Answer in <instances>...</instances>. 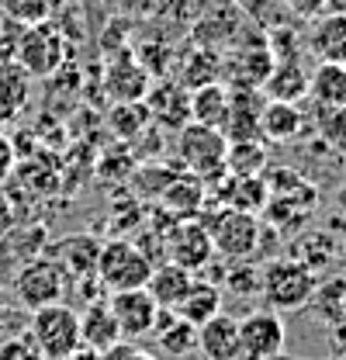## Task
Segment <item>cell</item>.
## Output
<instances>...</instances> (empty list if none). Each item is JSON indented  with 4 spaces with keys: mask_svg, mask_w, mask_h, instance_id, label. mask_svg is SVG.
Segmentation results:
<instances>
[{
    "mask_svg": "<svg viewBox=\"0 0 346 360\" xmlns=\"http://www.w3.org/2000/svg\"><path fill=\"white\" fill-rule=\"evenodd\" d=\"M315 270H308L295 257H281L270 260L263 267V284H260V298L274 309V312H302L312 305L315 295Z\"/></svg>",
    "mask_w": 346,
    "mask_h": 360,
    "instance_id": "6da1fadb",
    "label": "cell"
},
{
    "mask_svg": "<svg viewBox=\"0 0 346 360\" xmlns=\"http://www.w3.org/2000/svg\"><path fill=\"white\" fill-rule=\"evenodd\" d=\"M28 340L35 343L42 360H70L84 347V340H80V312H73L63 302L35 309L28 315Z\"/></svg>",
    "mask_w": 346,
    "mask_h": 360,
    "instance_id": "7a4b0ae2",
    "label": "cell"
},
{
    "mask_svg": "<svg viewBox=\"0 0 346 360\" xmlns=\"http://www.w3.org/2000/svg\"><path fill=\"white\" fill-rule=\"evenodd\" d=\"M66 281H70V274L63 270L56 257H32L14 270L11 291L25 312H35V309L56 305L66 298Z\"/></svg>",
    "mask_w": 346,
    "mask_h": 360,
    "instance_id": "3957f363",
    "label": "cell"
},
{
    "mask_svg": "<svg viewBox=\"0 0 346 360\" xmlns=\"http://www.w3.org/2000/svg\"><path fill=\"white\" fill-rule=\"evenodd\" d=\"M156 260L132 239H111L101 246L97 257V281L104 291H129V288H146L153 277Z\"/></svg>",
    "mask_w": 346,
    "mask_h": 360,
    "instance_id": "277c9868",
    "label": "cell"
},
{
    "mask_svg": "<svg viewBox=\"0 0 346 360\" xmlns=\"http://www.w3.org/2000/svg\"><path fill=\"white\" fill-rule=\"evenodd\" d=\"M225 153H229V139L215 125L187 122L184 129H177V156L184 170L198 174L201 180H215L225 174Z\"/></svg>",
    "mask_w": 346,
    "mask_h": 360,
    "instance_id": "5b68a950",
    "label": "cell"
},
{
    "mask_svg": "<svg viewBox=\"0 0 346 360\" xmlns=\"http://www.w3.org/2000/svg\"><path fill=\"white\" fill-rule=\"evenodd\" d=\"M212 232L215 253L222 260H246L253 257L260 246V219L253 212L232 208V205H218L208 219H201Z\"/></svg>",
    "mask_w": 346,
    "mask_h": 360,
    "instance_id": "8992f818",
    "label": "cell"
},
{
    "mask_svg": "<svg viewBox=\"0 0 346 360\" xmlns=\"http://www.w3.org/2000/svg\"><path fill=\"white\" fill-rule=\"evenodd\" d=\"M14 63H18L32 80L52 77V73L66 63V39H63V32H59L49 18H45V21H35V25H25V28H21V39H18Z\"/></svg>",
    "mask_w": 346,
    "mask_h": 360,
    "instance_id": "52a82bcc",
    "label": "cell"
},
{
    "mask_svg": "<svg viewBox=\"0 0 346 360\" xmlns=\"http://www.w3.org/2000/svg\"><path fill=\"white\" fill-rule=\"evenodd\" d=\"M163 257L170 264L194 270V274L205 270L218 257L208 225L201 219H177V222H170V229L163 232Z\"/></svg>",
    "mask_w": 346,
    "mask_h": 360,
    "instance_id": "ba28073f",
    "label": "cell"
},
{
    "mask_svg": "<svg viewBox=\"0 0 346 360\" xmlns=\"http://www.w3.org/2000/svg\"><path fill=\"white\" fill-rule=\"evenodd\" d=\"M108 305H111L115 322H118V329H122V340H142V336H153L160 305H156V298H153L146 288L111 291Z\"/></svg>",
    "mask_w": 346,
    "mask_h": 360,
    "instance_id": "9c48e42d",
    "label": "cell"
},
{
    "mask_svg": "<svg viewBox=\"0 0 346 360\" xmlns=\"http://www.w3.org/2000/svg\"><path fill=\"white\" fill-rule=\"evenodd\" d=\"M284 322L274 309L267 312H250L246 319H239V343H243V357L250 360H274L284 350Z\"/></svg>",
    "mask_w": 346,
    "mask_h": 360,
    "instance_id": "30bf717a",
    "label": "cell"
},
{
    "mask_svg": "<svg viewBox=\"0 0 346 360\" xmlns=\"http://www.w3.org/2000/svg\"><path fill=\"white\" fill-rule=\"evenodd\" d=\"M149 87L153 73L132 52H118V59H111L104 70V90L111 101H146Z\"/></svg>",
    "mask_w": 346,
    "mask_h": 360,
    "instance_id": "8fae6325",
    "label": "cell"
},
{
    "mask_svg": "<svg viewBox=\"0 0 346 360\" xmlns=\"http://www.w3.org/2000/svg\"><path fill=\"white\" fill-rule=\"evenodd\" d=\"M146 108H149V115H153L156 125L177 132V129H184V125L191 122V90H187V84L163 80V84L149 87Z\"/></svg>",
    "mask_w": 346,
    "mask_h": 360,
    "instance_id": "7c38bea8",
    "label": "cell"
},
{
    "mask_svg": "<svg viewBox=\"0 0 346 360\" xmlns=\"http://www.w3.org/2000/svg\"><path fill=\"white\" fill-rule=\"evenodd\" d=\"M198 350L205 360H239L243 343H239V319L218 312L205 326H198Z\"/></svg>",
    "mask_w": 346,
    "mask_h": 360,
    "instance_id": "4fadbf2b",
    "label": "cell"
},
{
    "mask_svg": "<svg viewBox=\"0 0 346 360\" xmlns=\"http://www.w3.org/2000/svg\"><path fill=\"white\" fill-rule=\"evenodd\" d=\"M218 191V205H232V208H243V212H253L260 215L270 201V184L263 174L257 177H232V174H222V177L208 180Z\"/></svg>",
    "mask_w": 346,
    "mask_h": 360,
    "instance_id": "5bb4252c",
    "label": "cell"
},
{
    "mask_svg": "<svg viewBox=\"0 0 346 360\" xmlns=\"http://www.w3.org/2000/svg\"><path fill=\"white\" fill-rule=\"evenodd\" d=\"M208 184L198 177V174H191V170H184V174H177V177L163 187V194H160V205L170 212L173 219H198L201 215V208H205V201H208Z\"/></svg>",
    "mask_w": 346,
    "mask_h": 360,
    "instance_id": "9a60e30c",
    "label": "cell"
},
{
    "mask_svg": "<svg viewBox=\"0 0 346 360\" xmlns=\"http://www.w3.org/2000/svg\"><path fill=\"white\" fill-rule=\"evenodd\" d=\"M101 239L94 236V232H77V236H66V239H59L52 250V257L63 264V270L73 277V281H80V277H90V274H97V257H101Z\"/></svg>",
    "mask_w": 346,
    "mask_h": 360,
    "instance_id": "2e32d148",
    "label": "cell"
},
{
    "mask_svg": "<svg viewBox=\"0 0 346 360\" xmlns=\"http://www.w3.org/2000/svg\"><path fill=\"white\" fill-rule=\"evenodd\" d=\"M312 56L326 63H346V11H333L312 21Z\"/></svg>",
    "mask_w": 346,
    "mask_h": 360,
    "instance_id": "e0dca14e",
    "label": "cell"
},
{
    "mask_svg": "<svg viewBox=\"0 0 346 360\" xmlns=\"http://www.w3.org/2000/svg\"><path fill=\"white\" fill-rule=\"evenodd\" d=\"M80 340H84V347L97 350V354L122 340V329H118L115 312H111L108 302H101V298L86 302V309L80 312Z\"/></svg>",
    "mask_w": 346,
    "mask_h": 360,
    "instance_id": "ac0fdd59",
    "label": "cell"
},
{
    "mask_svg": "<svg viewBox=\"0 0 346 360\" xmlns=\"http://www.w3.org/2000/svg\"><path fill=\"white\" fill-rule=\"evenodd\" d=\"M305 129V115L291 101H263L260 108V135L270 142H298Z\"/></svg>",
    "mask_w": 346,
    "mask_h": 360,
    "instance_id": "d6986e66",
    "label": "cell"
},
{
    "mask_svg": "<svg viewBox=\"0 0 346 360\" xmlns=\"http://www.w3.org/2000/svg\"><path fill=\"white\" fill-rule=\"evenodd\" d=\"M194 281H198V277H194V270L163 260V264H156V267H153V277H149L146 291L156 298V305H160V309H177V305L184 302V295L191 291V284H194Z\"/></svg>",
    "mask_w": 346,
    "mask_h": 360,
    "instance_id": "ffe728a7",
    "label": "cell"
},
{
    "mask_svg": "<svg viewBox=\"0 0 346 360\" xmlns=\"http://www.w3.org/2000/svg\"><path fill=\"white\" fill-rule=\"evenodd\" d=\"M153 336H160V350L170 357H187L198 350V326L180 319L173 309H160Z\"/></svg>",
    "mask_w": 346,
    "mask_h": 360,
    "instance_id": "44dd1931",
    "label": "cell"
},
{
    "mask_svg": "<svg viewBox=\"0 0 346 360\" xmlns=\"http://www.w3.org/2000/svg\"><path fill=\"white\" fill-rule=\"evenodd\" d=\"M308 97L322 108H346V63H326L308 73Z\"/></svg>",
    "mask_w": 346,
    "mask_h": 360,
    "instance_id": "7402d4cb",
    "label": "cell"
},
{
    "mask_svg": "<svg viewBox=\"0 0 346 360\" xmlns=\"http://www.w3.org/2000/svg\"><path fill=\"white\" fill-rule=\"evenodd\" d=\"M32 97V77L18 63H0V129L11 125Z\"/></svg>",
    "mask_w": 346,
    "mask_h": 360,
    "instance_id": "603a6c76",
    "label": "cell"
},
{
    "mask_svg": "<svg viewBox=\"0 0 346 360\" xmlns=\"http://www.w3.org/2000/svg\"><path fill=\"white\" fill-rule=\"evenodd\" d=\"M263 97L298 104L302 97H308V70H302L295 59H291V63H281V66L274 63L270 77L263 80Z\"/></svg>",
    "mask_w": 346,
    "mask_h": 360,
    "instance_id": "cb8c5ba5",
    "label": "cell"
},
{
    "mask_svg": "<svg viewBox=\"0 0 346 360\" xmlns=\"http://www.w3.org/2000/svg\"><path fill=\"white\" fill-rule=\"evenodd\" d=\"M149 125H153V115H149L146 101H115L108 111V129L122 142H135L139 135L149 132Z\"/></svg>",
    "mask_w": 346,
    "mask_h": 360,
    "instance_id": "d4e9b609",
    "label": "cell"
},
{
    "mask_svg": "<svg viewBox=\"0 0 346 360\" xmlns=\"http://www.w3.org/2000/svg\"><path fill=\"white\" fill-rule=\"evenodd\" d=\"M180 319L194 322V326H205L212 315L222 312V288L212 284V281H194L191 291L184 295V302L173 309Z\"/></svg>",
    "mask_w": 346,
    "mask_h": 360,
    "instance_id": "484cf974",
    "label": "cell"
},
{
    "mask_svg": "<svg viewBox=\"0 0 346 360\" xmlns=\"http://www.w3.org/2000/svg\"><path fill=\"white\" fill-rule=\"evenodd\" d=\"M229 101H232L229 90L222 87L218 80L194 87V94H191V122L222 129V122H225V115H229Z\"/></svg>",
    "mask_w": 346,
    "mask_h": 360,
    "instance_id": "4316f807",
    "label": "cell"
},
{
    "mask_svg": "<svg viewBox=\"0 0 346 360\" xmlns=\"http://www.w3.org/2000/svg\"><path fill=\"white\" fill-rule=\"evenodd\" d=\"M270 167L267 160V146L263 139H239V142H229V153H225V174L232 177H257Z\"/></svg>",
    "mask_w": 346,
    "mask_h": 360,
    "instance_id": "83f0119b",
    "label": "cell"
},
{
    "mask_svg": "<svg viewBox=\"0 0 346 360\" xmlns=\"http://www.w3.org/2000/svg\"><path fill=\"white\" fill-rule=\"evenodd\" d=\"M336 250H340V246H336V239H333V236L312 232V236H302V239L291 246V257H295V260H302L308 270H315V274H319L322 267H329V264H333Z\"/></svg>",
    "mask_w": 346,
    "mask_h": 360,
    "instance_id": "f1b7e54d",
    "label": "cell"
},
{
    "mask_svg": "<svg viewBox=\"0 0 346 360\" xmlns=\"http://www.w3.org/2000/svg\"><path fill=\"white\" fill-rule=\"evenodd\" d=\"M315 132L333 153H346V108L315 104Z\"/></svg>",
    "mask_w": 346,
    "mask_h": 360,
    "instance_id": "f546056e",
    "label": "cell"
},
{
    "mask_svg": "<svg viewBox=\"0 0 346 360\" xmlns=\"http://www.w3.org/2000/svg\"><path fill=\"white\" fill-rule=\"evenodd\" d=\"M225 277V284L236 291V295H260V284H263V267L260 264H250V257L246 260H225V270H222Z\"/></svg>",
    "mask_w": 346,
    "mask_h": 360,
    "instance_id": "4dcf8cb0",
    "label": "cell"
},
{
    "mask_svg": "<svg viewBox=\"0 0 346 360\" xmlns=\"http://www.w3.org/2000/svg\"><path fill=\"white\" fill-rule=\"evenodd\" d=\"M274 70V52L270 49H257V52H243L239 56V84L236 87H263V80Z\"/></svg>",
    "mask_w": 346,
    "mask_h": 360,
    "instance_id": "1f68e13d",
    "label": "cell"
},
{
    "mask_svg": "<svg viewBox=\"0 0 346 360\" xmlns=\"http://www.w3.org/2000/svg\"><path fill=\"white\" fill-rule=\"evenodd\" d=\"M0 18L18 25H35L49 18V0H0Z\"/></svg>",
    "mask_w": 346,
    "mask_h": 360,
    "instance_id": "d6a6232c",
    "label": "cell"
},
{
    "mask_svg": "<svg viewBox=\"0 0 346 360\" xmlns=\"http://www.w3.org/2000/svg\"><path fill=\"white\" fill-rule=\"evenodd\" d=\"M0 360H42L28 336H7L0 340Z\"/></svg>",
    "mask_w": 346,
    "mask_h": 360,
    "instance_id": "836d02e7",
    "label": "cell"
},
{
    "mask_svg": "<svg viewBox=\"0 0 346 360\" xmlns=\"http://www.w3.org/2000/svg\"><path fill=\"white\" fill-rule=\"evenodd\" d=\"M284 7L295 18H302V21H315V18H322V11L329 7V0H284Z\"/></svg>",
    "mask_w": 346,
    "mask_h": 360,
    "instance_id": "e575fe53",
    "label": "cell"
},
{
    "mask_svg": "<svg viewBox=\"0 0 346 360\" xmlns=\"http://www.w3.org/2000/svg\"><path fill=\"white\" fill-rule=\"evenodd\" d=\"M14 167H18V149H14L11 135H4V129H0V184L14 174Z\"/></svg>",
    "mask_w": 346,
    "mask_h": 360,
    "instance_id": "d590c367",
    "label": "cell"
},
{
    "mask_svg": "<svg viewBox=\"0 0 346 360\" xmlns=\"http://www.w3.org/2000/svg\"><path fill=\"white\" fill-rule=\"evenodd\" d=\"M142 357V350L129 343V340H118L115 347H108V350H101V360H139Z\"/></svg>",
    "mask_w": 346,
    "mask_h": 360,
    "instance_id": "8d00e7d4",
    "label": "cell"
},
{
    "mask_svg": "<svg viewBox=\"0 0 346 360\" xmlns=\"http://www.w3.org/2000/svg\"><path fill=\"white\" fill-rule=\"evenodd\" d=\"M14 329H18V326H14V315H11V309H7V305H0V336L7 340Z\"/></svg>",
    "mask_w": 346,
    "mask_h": 360,
    "instance_id": "74e56055",
    "label": "cell"
},
{
    "mask_svg": "<svg viewBox=\"0 0 346 360\" xmlns=\"http://www.w3.org/2000/svg\"><path fill=\"white\" fill-rule=\"evenodd\" d=\"M336 208H340V215L346 219V184L340 187V191H336Z\"/></svg>",
    "mask_w": 346,
    "mask_h": 360,
    "instance_id": "f35d334b",
    "label": "cell"
},
{
    "mask_svg": "<svg viewBox=\"0 0 346 360\" xmlns=\"http://www.w3.org/2000/svg\"><path fill=\"white\" fill-rule=\"evenodd\" d=\"M329 7L333 11H346V0H329Z\"/></svg>",
    "mask_w": 346,
    "mask_h": 360,
    "instance_id": "ab89813d",
    "label": "cell"
},
{
    "mask_svg": "<svg viewBox=\"0 0 346 360\" xmlns=\"http://www.w3.org/2000/svg\"><path fill=\"white\" fill-rule=\"evenodd\" d=\"M340 257L346 260V229H343V239H340Z\"/></svg>",
    "mask_w": 346,
    "mask_h": 360,
    "instance_id": "60d3db41",
    "label": "cell"
},
{
    "mask_svg": "<svg viewBox=\"0 0 346 360\" xmlns=\"http://www.w3.org/2000/svg\"><path fill=\"white\" fill-rule=\"evenodd\" d=\"M139 360H153V357H149V354H146V350H142V357H139Z\"/></svg>",
    "mask_w": 346,
    "mask_h": 360,
    "instance_id": "b9f144b4",
    "label": "cell"
}]
</instances>
